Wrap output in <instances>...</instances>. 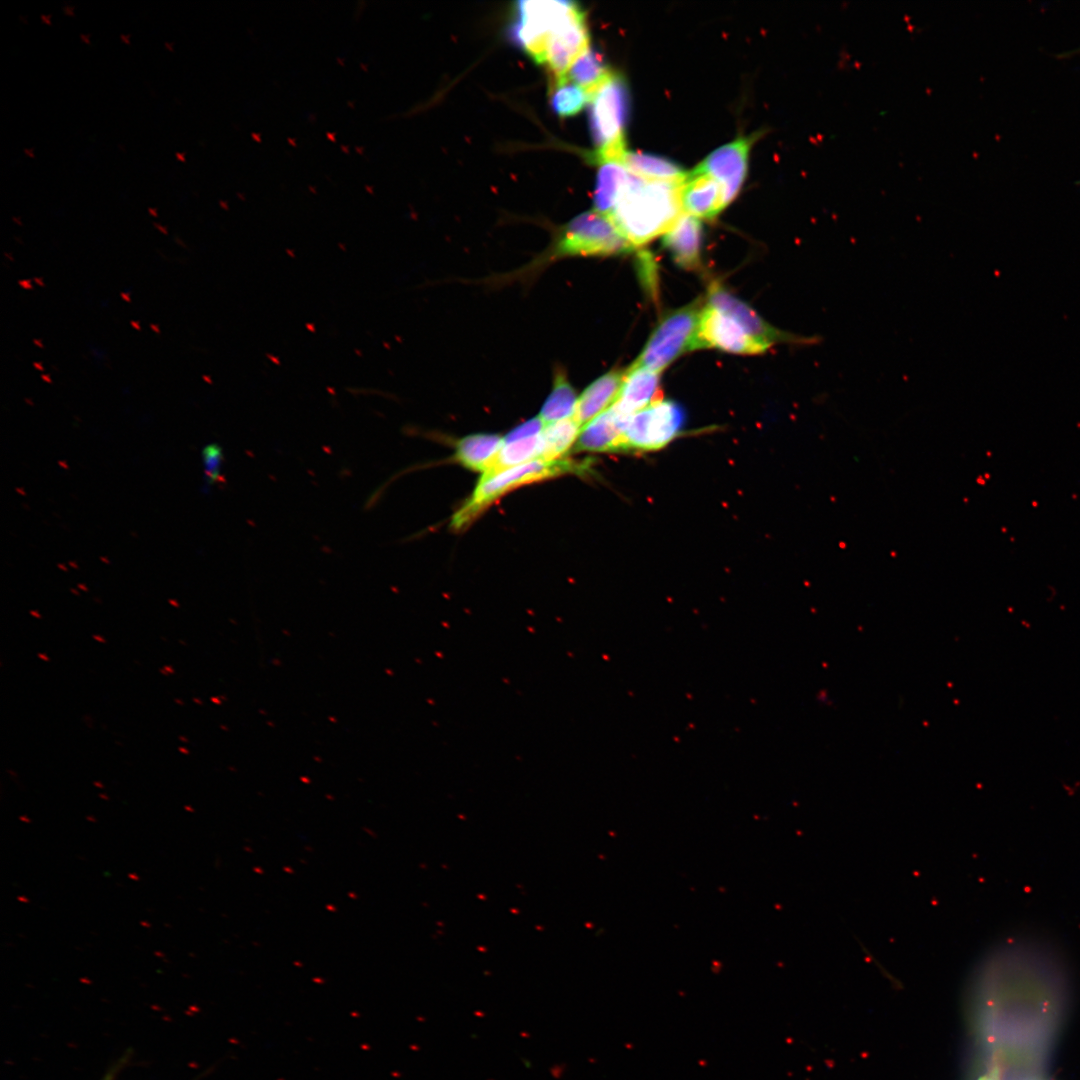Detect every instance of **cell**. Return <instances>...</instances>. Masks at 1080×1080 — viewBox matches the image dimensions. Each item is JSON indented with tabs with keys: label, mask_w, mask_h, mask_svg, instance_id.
Listing matches in <instances>:
<instances>
[{
	"label": "cell",
	"mask_w": 1080,
	"mask_h": 1080,
	"mask_svg": "<svg viewBox=\"0 0 1080 1080\" xmlns=\"http://www.w3.org/2000/svg\"><path fill=\"white\" fill-rule=\"evenodd\" d=\"M680 187L630 173L608 216L634 247L644 245L664 235L683 213Z\"/></svg>",
	"instance_id": "cell-1"
},
{
	"label": "cell",
	"mask_w": 1080,
	"mask_h": 1080,
	"mask_svg": "<svg viewBox=\"0 0 1080 1080\" xmlns=\"http://www.w3.org/2000/svg\"><path fill=\"white\" fill-rule=\"evenodd\" d=\"M587 466L584 462L563 458L552 461L535 459L491 475H482L471 497L453 515L451 527L455 530L465 527L488 505L514 488L570 472H585Z\"/></svg>",
	"instance_id": "cell-2"
},
{
	"label": "cell",
	"mask_w": 1080,
	"mask_h": 1080,
	"mask_svg": "<svg viewBox=\"0 0 1080 1080\" xmlns=\"http://www.w3.org/2000/svg\"><path fill=\"white\" fill-rule=\"evenodd\" d=\"M633 248L613 220L594 209L574 217L558 231L541 263L569 256L623 255Z\"/></svg>",
	"instance_id": "cell-3"
},
{
	"label": "cell",
	"mask_w": 1080,
	"mask_h": 1080,
	"mask_svg": "<svg viewBox=\"0 0 1080 1080\" xmlns=\"http://www.w3.org/2000/svg\"><path fill=\"white\" fill-rule=\"evenodd\" d=\"M590 128L597 146L598 162L621 161L625 149L624 129L628 113V92L624 80L614 72L590 96Z\"/></svg>",
	"instance_id": "cell-4"
},
{
	"label": "cell",
	"mask_w": 1080,
	"mask_h": 1080,
	"mask_svg": "<svg viewBox=\"0 0 1080 1080\" xmlns=\"http://www.w3.org/2000/svg\"><path fill=\"white\" fill-rule=\"evenodd\" d=\"M703 307L697 300L668 314L632 365L660 373L684 352L696 350Z\"/></svg>",
	"instance_id": "cell-5"
},
{
	"label": "cell",
	"mask_w": 1080,
	"mask_h": 1080,
	"mask_svg": "<svg viewBox=\"0 0 1080 1080\" xmlns=\"http://www.w3.org/2000/svg\"><path fill=\"white\" fill-rule=\"evenodd\" d=\"M578 7L572 1H518L511 38L536 63L542 64L548 38Z\"/></svg>",
	"instance_id": "cell-6"
},
{
	"label": "cell",
	"mask_w": 1080,
	"mask_h": 1080,
	"mask_svg": "<svg viewBox=\"0 0 1080 1080\" xmlns=\"http://www.w3.org/2000/svg\"><path fill=\"white\" fill-rule=\"evenodd\" d=\"M685 420V412L678 403L660 399L630 417L624 450L661 449L679 435Z\"/></svg>",
	"instance_id": "cell-7"
},
{
	"label": "cell",
	"mask_w": 1080,
	"mask_h": 1080,
	"mask_svg": "<svg viewBox=\"0 0 1080 1080\" xmlns=\"http://www.w3.org/2000/svg\"><path fill=\"white\" fill-rule=\"evenodd\" d=\"M707 300L708 305L734 320L748 334L769 346L776 343L811 345L820 341L818 336L797 335L770 325L749 305L735 297L717 281L709 285Z\"/></svg>",
	"instance_id": "cell-8"
},
{
	"label": "cell",
	"mask_w": 1080,
	"mask_h": 1080,
	"mask_svg": "<svg viewBox=\"0 0 1080 1080\" xmlns=\"http://www.w3.org/2000/svg\"><path fill=\"white\" fill-rule=\"evenodd\" d=\"M696 346L697 349L712 347L742 355L762 354L770 347L708 304L701 312Z\"/></svg>",
	"instance_id": "cell-9"
},
{
	"label": "cell",
	"mask_w": 1080,
	"mask_h": 1080,
	"mask_svg": "<svg viewBox=\"0 0 1080 1080\" xmlns=\"http://www.w3.org/2000/svg\"><path fill=\"white\" fill-rule=\"evenodd\" d=\"M589 44L585 13L578 7L547 40L542 64L549 68L552 82L565 80L568 69Z\"/></svg>",
	"instance_id": "cell-10"
},
{
	"label": "cell",
	"mask_w": 1080,
	"mask_h": 1080,
	"mask_svg": "<svg viewBox=\"0 0 1080 1080\" xmlns=\"http://www.w3.org/2000/svg\"><path fill=\"white\" fill-rule=\"evenodd\" d=\"M752 140L739 137L710 153L692 172L706 174L721 186L727 206L744 182Z\"/></svg>",
	"instance_id": "cell-11"
},
{
	"label": "cell",
	"mask_w": 1080,
	"mask_h": 1080,
	"mask_svg": "<svg viewBox=\"0 0 1080 1080\" xmlns=\"http://www.w3.org/2000/svg\"><path fill=\"white\" fill-rule=\"evenodd\" d=\"M631 416L615 406L597 416L580 431L577 451L611 452L624 450V434Z\"/></svg>",
	"instance_id": "cell-12"
},
{
	"label": "cell",
	"mask_w": 1080,
	"mask_h": 1080,
	"mask_svg": "<svg viewBox=\"0 0 1080 1080\" xmlns=\"http://www.w3.org/2000/svg\"><path fill=\"white\" fill-rule=\"evenodd\" d=\"M702 238L700 220L683 212L663 235L662 242L676 264L694 270L701 265Z\"/></svg>",
	"instance_id": "cell-13"
},
{
	"label": "cell",
	"mask_w": 1080,
	"mask_h": 1080,
	"mask_svg": "<svg viewBox=\"0 0 1080 1080\" xmlns=\"http://www.w3.org/2000/svg\"><path fill=\"white\" fill-rule=\"evenodd\" d=\"M683 212L696 218L712 219L726 206L720 184L706 174L690 172L681 184Z\"/></svg>",
	"instance_id": "cell-14"
},
{
	"label": "cell",
	"mask_w": 1080,
	"mask_h": 1080,
	"mask_svg": "<svg viewBox=\"0 0 1080 1080\" xmlns=\"http://www.w3.org/2000/svg\"><path fill=\"white\" fill-rule=\"evenodd\" d=\"M626 371L611 370L592 382L580 395L573 418L583 428L617 401Z\"/></svg>",
	"instance_id": "cell-15"
},
{
	"label": "cell",
	"mask_w": 1080,
	"mask_h": 1080,
	"mask_svg": "<svg viewBox=\"0 0 1080 1080\" xmlns=\"http://www.w3.org/2000/svg\"><path fill=\"white\" fill-rule=\"evenodd\" d=\"M659 375V372L632 365L626 370L619 397L613 406L620 412L632 416L660 400Z\"/></svg>",
	"instance_id": "cell-16"
},
{
	"label": "cell",
	"mask_w": 1080,
	"mask_h": 1080,
	"mask_svg": "<svg viewBox=\"0 0 1080 1080\" xmlns=\"http://www.w3.org/2000/svg\"><path fill=\"white\" fill-rule=\"evenodd\" d=\"M621 163L632 175L650 181L682 184L689 176L674 162L641 152L626 150Z\"/></svg>",
	"instance_id": "cell-17"
},
{
	"label": "cell",
	"mask_w": 1080,
	"mask_h": 1080,
	"mask_svg": "<svg viewBox=\"0 0 1080 1080\" xmlns=\"http://www.w3.org/2000/svg\"><path fill=\"white\" fill-rule=\"evenodd\" d=\"M502 443L503 438L496 434H471L457 442L454 458L464 467L483 474L491 465Z\"/></svg>",
	"instance_id": "cell-18"
},
{
	"label": "cell",
	"mask_w": 1080,
	"mask_h": 1080,
	"mask_svg": "<svg viewBox=\"0 0 1080 1080\" xmlns=\"http://www.w3.org/2000/svg\"><path fill=\"white\" fill-rule=\"evenodd\" d=\"M599 170L594 191L595 210L609 215L623 187L626 185L630 173L621 161L608 160L599 162Z\"/></svg>",
	"instance_id": "cell-19"
},
{
	"label": "cell",
	"mask_w": 1080,
	"mask_h": 1080,
	"mask_svg": "<svg viewBox=\"0 0 1080 1080\" xmlns=\"http://www.w3.org/2000/svg\"><path fill=\"white\" fill-rule=\"evenodd\" d=\"M581 429L573 417L545 425L540 435L538 459L545 461L562 459L577 441Z\"/></svg>",
	"instance_id": "cell-20"
},
{
	"label": "cell",
	"mask_w": 1080,
	"mask_h": 1080,
	"mask_svg": "<svg viewBox=\"0 0 1080 1080\" xmlns=\"http://www.w3.org/2000/svg\"><path fill=\"white\" fill-rule=\"evenodd\" d=\"M578 398L569 383L566 374L557 369L554 374L553 388L544 402L539 418L544 425L572 418Z\"/></svg>",
	"instance_id": "cell-21"
},
{
	"label": "cell",
	"mask_w": 1080,
	"mask_h": 1080,
	"mask_svg": "<svg viewBox=\"0 0 1080 1080\" xmlns=\"http://www.w3.org/2000/svg\"><path fill=\"white\" fill-rule=\"evenodd\" d=\"M602 56L590 46L568 69L565 79L591 94L612 74Z\"/></svg>",
	"instance_id": "cell-22"
},
{
	"label": "cell",
	"mask_w": 1080,
	"mask_h": 1080,
	"mask_svg": "<svg viewBox=\"0 0 1080 1080\" xmlns=\"http://www.w3.org/2000/svg\"><path fill=\"white\" fill-rule=\"evenodd\" d=\"M540 435L514 439L503 438V443L491 465L482 475H491L499 471L538 459L540 454Z\"/></svg>",
	"instance_id": "cell-23"
},
{
	"label": "cell",
	"mask_w": 1080,
	"mask_h": 1080,
	"mask_svg": "<svg viewBox=\"0 0 1080 1080\" xmlns=\"http://www.w3.org/2000/svg\"><path fill=\"white\" fill-rule=\"evenodd\" d=\"M589 100L585 90L567 79L551 85V106L562 118L576 115Z\"/></svg>",
	"instance_id": "cell-24"
},
{
	"label": "cell",
	"mask_w": 1080,
	"mask_h": 1080,
	"mask_svg": "<svg viewBox=\"0 0 1080 1080\" xmlns=\"http://www.w3.org/2000/svg\"><path fill=\"white\" fill-rule=\"evenodd\" d=\"M202 461L204 466L203 489L208 492V489L220 478L223 462L222 448L215 443L206 445L202 450Z\"/></svg>",
	"instance_id": "cell-25"
},
{
	"label": "cell",
	"mask_w": 1080,
	"mask_h": 1080,
	"mask_svg": "<svg viewBox=\"0 0 1080 1080\" xmlns=\"http://www.w3.org/2000/svg\"><path fill=\"white\" fill-rule=\"evenodd\" d=\"M63 11L68 15H73L74 14L72 6H64Z\"/></svg>",
	"instance_id": "cell-26"
},
{
	"label": "cell",
	"mask_w": 1080,
	"mask_h": 1080,
	"mask_svg": "<svg viewBox=\"0 0 1080 1080\" xmlns=\"http://www.w3.org/2000/svg\"><path fill=\"white\" fill-rule=\"evenodd\" d=\"M92 638H93L94 640L98 641V642H101V643H105V642H106V640H105V639H104L103 637H101L100 635H98V634H93V635H92Z\"/></svg>",
	"instance_id": "cell-27"
},
{
	"label": "cell",
	"mask_w": 1080,
	"mask_h": 1080,
	"mask_svg": "<svg viewBox=\"0 0 1080 1080\" xmlns=\"http://www.w3.org/2000/svg\"><path fill=\"white\" fill-rule=\"evenodd\" d=\"M19 284H20L21 286H23L24 288H26V289H31V285H30V283H29V281H28V280H25V281H19Z\"/></svg>",
	"instance_id": "cell-28"
},
{
	"label": "cell",
	"mask_w": 1080,
	"mask_h": 1080,
	"mask_svg": "<svg viewBox=\"0 0 1080 1080\" xmlns=\"http://www.w3.org/2000/svg\"><path fill=\"white\" fill-rule=\"evenodd\" d=\"M50 18H51V16H50V15H44V14H42V15H41V19H42V21H44V22H45V23H47V24H50V22H51V21H50Z\"/></svg>",
	"instance_id": "cell-29"
},
{
	"label": "cell",
	"mask_w": 1080,
	"mask_h": 1080,
	"mask_svg": "<svg viewBox=\"0 0 1080 1080\" xmlns=\"http://www.w3.org/2000/svg\"><path fill=\"white\" fill-rule=\"evenodd\" d=\"M163 668H164V669H165V670H166V671H167V672H168L169 674H174V673H175V671H174V669H173V667H172L171 665H165V666H164Z\"/></svg>",
	"instance_id": "cell-30"
},
{
	"label": "cell",
	"mask_w": 1080,
	"mask_h": 1080,
	"mask_svg": "<svg viewBox=\"0 0 1080 1080\" xmlns=\"http://www.w3.org/2000/svg\"><path fill=\"white\" fill-rule=\"evenodd\" d=\"M37 656L44 661H49V657L44 653H38Z\"/></svg>",
	"instance_id": "cell-31"
},
{
	"label": "cell",
	"mask_w": 1080,
	"mask_h": 1080,
	"mask_svg": "<svg viewBox=\"0 0 1080 1080\" xmlns=\"http://www.w3.org/2000/svg\"><path fill=\"white\" fill-rule=\"evenodd\" d=\"M80 38L82 39V41H83V42H85V43H90V40H89V36H88V35H85V34H81V35H80Z\"/></svg>",
	"instance_id": "cell-32"
},
{
	"label": "cell",
	"mask_w": 1080,
	"mask_h": 1080,
	"mask_svg": "<svg viewBox=\"0 0 1080 1080\" xmlns=\"http://www.w3.org/2000/svg\"><path fill=\"white\" fill-rule=\"evenodd\" d=\"M24 153H25L26 155L30 156V157L34 156V151H33V149H28V148H27V149H24Z\"/></svg>",
	"instance_id": "cell-33"
},
{
	"label": "cell",
	"mask_w": 1080,
	"mask_h": 1080,
	"mask_svg": "<svg viewBox=\"0 0 1080 1080\" xmlns=\"http://www.w3.org/2000/svg\"><path fill=\"white\" fill-rule=\"evenodd\" d=\"M120 38H121V39H122V41H124L125 43H129V36H128V35H124V34H121V35H120Z\"/></svg>",
	"instance_id": "cell-34"
},
{
	"label": "cell",
	"mask_w": 1080,
	"mask_h": 1080,
	"mask_svg": "<svg viewBox=\"0 0 1080 1080\" xmlns=\"http://www.w3.org/2000/svg\"><path fill=\"white\" fill-rule=\"evenodd\" d=\"M154 225H155V227H157V228H158L159 230H161V231H162V233H164V234H167V231H166V229H164V228H163L162 226L158 225L157 223H155Z\"/></svg>",
	"instance_id": "cell-35"
},
{
	"label": "cell",
	"mask_w": 1080,
	"mask_h": 1080,
	"mask_svg": "<svg viewBox=\"0 0 1080 1080\" xmlns=\"http://www.w3.org/2000/svg\"><path fill=\"white\" fill-rule=\"evenodd\" d=\"M178 750L183 754H188V750L184 747H178Z\"/></svg>",
	"instance_id": "cell-36"
},
{
	"label": "cell",
	"mask_w": 1080,
	"mask_h": 1080,
	"mask_svg": "<svg viewBox=\"0 0 1080 1080\" xmlns=\"http://www.w3.org/2000/svg\"><path fill=\"white\" fill-rule=\"evenodd\" d=\"M165 47L169 50H173V46L170 42H165Z\"/></svg>",
	"instance_id": "cell-37"
},
{
	"label": "cell",
	"mask_w": 1080,
	"mask_h": 1080,
	"mask_svg": "<svg viewBox=\"0 0 1080 1080\" xmlns=\"http://www.w3.org/2000/svg\"><path fill=\"white\" fill-rule=\"evenodd\" d=\"M121 296H122V298H123V299H125L126 301H130V298H129V296H128L127 294H125V293H122V294H121Z\"/></svg>",
	"instance_id": "cell-38"
},
{
	"label": "cell",
	"mask_w": 1080,
	"mask_h": 1080,
	"mask_svg": "<svg viewBox=\"0 0 1080 1080\" xmlns=\"http://www.w3.org/2000/svg\"><path fill=\"white\" fill-rule=\"evenodd\" d=\"M176 156H177V157H178V158H179V159H180L181 161H184V155H182V154H180V153H176Z\"/></svg>",
	"instance_id": "cell-39"
},
{
	"label": "cell",
	"mask_w": 1080,
	"mask_h": 1080,
	"mask_svg": "<svg viewBox=\"0 0 1080 1080\" xmlns=\"http://www.w3.org/2000/svg\"><path fill=\"white\" fill-rule=\"evenodd\" d=\"M174 701H175L176 703H178L179 705H181V706H182V705H184V702H183V701H181L180 699H177V698H175V699H174Z\"/></svg>",
	"instance_id": "cell-40"
},
{
	"label": "cell",
	"mask_w": 1080,
	"mask_h": 1080,
	"mask_svg": "<svg viewBox=\"0 0 1080 1080\" xmlns=\"http://www.w3.org/2000/svg\"><path fill=\"white\" fill-rule=\"evenodd\" d=\"M34 366L37 367L38 370H43L41 364L39 365L38 363L35 362Z\"/></svg>",
	"instance_id": "cell-41"
},
{
	"label": "cell",
	"mask_w": 1080,
	"mask_h": 1080,
	"mask_svg": "<svg viewBox=\"0 0 1080 1080\" xmlns=\"http://www.w3.org/2000/svg\"><path fill=\"white\" fill-rule=\"evenodd\" d=\"M94 785L100 788L104 787L100 782H94Z\"/></svg>",
	"instance_id": "cell-42"
},
{
	"label": "cell",
	"mask_w": 1080,
	"mask_h": 1080,
	"mask_svg": "<svg viewBox=\"0 0 1080 1080\" xmlns=\"http://www.w3.org/2000/svg\"><path fill=\"white\" fill-rule=\"evenodd\" d=\"M178 738H179V740H181L182 742H187V741H188V740H187V739H186L185 737H183V736H179Z\"/></svg>",
	"instance_id": "cell-43"
},
{
	"label": "cell",
	"mask_w": 1080,
	"mask_h": 1080,
	"mask_svg": "<svg viewBox=\"0 0 1080 1080\" xmlns=\"http://www.w3.org/2000/svg\"><path fill=\"white\" fill-rule=\"evenodd\" d=\"M149 212H150L151 214H153V216H156V212H155V210H154V209H152V208H149Z\"/></svg>",
	"instance_id": "cell-44"
},
{
	"label": "cell",
	"mask_w": 1080,
	"mask_h": 1080,
	"mask_svg": "<svg viewBox=\"0 0 1080 1080\" xmlns=\"http://www.w3.org/2000/svg\"><path fill=\"white\" fill-rule=\"evenodd\" d=\"M41 280H42V279H39V278H35V281H36L37 283H39V284L43 285V282H42Z\"/></svg>",
	"instance_id": "cell-45"
},
{
	"label": "cell",
	"mask_w": 1080,
	"mask_h": 1080,
	"mask_svg": "<svg viewBox=\"0 0 1080 1080\" xmlns=\"http://www.w3.org/2000/svg\"><path fill=\"white\" fill-rule=\"evenodd\" d=\"M132 325L136 327V329H139V325L137 323L132 322Z\"/></svg>",
	"instance_id": "cell-46"
},
{
	"label": "cell",
	"mask_w": 1080,
	"mask_h": 1080,
	"mask_svg": "<svg viewBox=\"0 0 1080 1080\" xmlns=\"http://www.w3.org/2000/svg\"><path fill=\"white\" fill-rule=\"evenodd\" d=\"M45 376H46V375H43V376H42V378H43V379H45L46 381L50 382V379H49V377H45Z\"/></svg>",
	"instance_id": "cell-47"
},
{
	"label": "cell",
	"mask_w": 1080,
	"mask_h": 1080,
	"mask_svg": "<svg viewBox=\"0 0 1080 1080\" xmlns=\"http://www.w3.org/2000/svg\"><path fill=\"white\" fill-rule=\"evenodd\" d=\"M13 220H14L15 222H17V223H18L19 225L21 224V222H20V221H19V220H18L17 218L13 217Z\"/></svg>",
	"instance_id": "cell-48"
},
{
	"label": "cell",
	"mask_w": 1080,
	"mask_h": 1080,
	"mask_svg": "<svg viewBox=\"0 0 1080 1080\" xmlns=\"http://www.w3.org/2000/svg\"><path fill=\"white\" fill-rule=\"evenodd\" d=\"M34 342H35V343H37L36 345H38V346L42 347V344H41V342H38L37 340H34Z\"/></svg>",
	"instance_id": "cell-49"
},
{
	"label": "cell",
	"mask_w": 1080,
	"mask_h": 1080,
	"mask_svg": "<svg viewBox=\"0 0 1080 1080\" xmlns=\"http://www.w3.org/2000/svg\"><path fill=\"white\" fill-rule=\"evenodd\" d=\"M152 327H153V329H154V330H155L156 332H159V330L157 329V327H156V326H154V325H151V328H152Z\"/></svg>",
	"instance_id": "cell-50"
},
{
	"label": "cell",
	"mask_w": 1080,
	"mask_h": 1080,
	"mask_svg": "<svg viewBox=\"0 0 1080 1080\" xmlns=\"http://www.w3.org/2000/svg\"><path fill=\"white\" fill-rule=\"evenodd\" d=\"M100 797H101V798H104V799H106V800L108 799V797H107L106 795H103V794H100Z\"/></svg>",
	"instance_id": "cell-51"
},
{
	"label": "cell",
	"mask_w": 1080,
	"mask_h": 1080,
	"mask_svg": "<svg viewBox=\"0 0 1080 1080\" xmlns=\"http://www.w3.org/2000/svg\"><path fill=\"white\" fill-rule=\"evenodd\" d=\"M179 642H180L181 644L185 645V642H183L182 640H180Z\"/></svg>",
	"instance_id": "cell-52"
},
{
	"label": "cell",
	"mask_w": 1080,
	"mask_h": 1080,
	"mask_svg": "<svg viewBox=\"0 0 1080 1080\" xmlns=\"http://www.w3.org/2000/svg\"><path fill=\"white\" fill-rule=\"evenodd\" d=\"M105 1080H110V1078H107V1079H105Z\"/></svg>",
	"instance_id": "cell-53"
}]
</instances>
